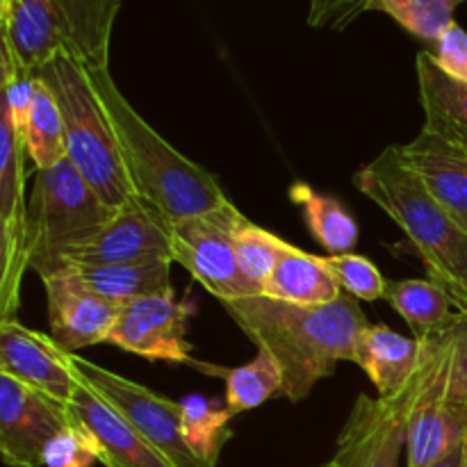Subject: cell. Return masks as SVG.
I'll return each instance as SVG.
<instances>
[{
  "label": "cell",
  "instance_id": "cell-3",
  "mask_svg": "<svg viewBox=\"0 0 467 467\" xmlns=\"http://www.w3.org/2000/svg\"><path fill=\"white\" fill-rule=\"evenodd\" d=\"M354 185L404 231L427 276L451 296L456 313H467V233L429 194L400 146H388L360 167Z\"/></svg>",
  "mask_w": 467,
  "mask_h": 467
},
{
  "label": "cell",
  "instance_id": "cell-27",
  "mask_svg": "<svg viewBox=\"0 0 467 467\" xmlns=\"http://www.w3.org/2000/svg\"><path fill=\"white\" fill-rule=\"evenodd\" d=\"M226 381V409L233 418L263 406L269 397L283 395V369L269 351L258 349L254 360L242 368L222 369Z\"/></svg>",
  "mask_w": 467,
  "mask_h": 467
},
{
  "label": "cell",
  "instance_id": "cell-5",
  "mask_svg": "<svg viewBox=\"0 0 467 467\" xmlns=\"http://www.w3.org/2000/svg\"><path fill=\"white\" fill-rule=\"evenodd\" d=\"M114 210L68 160L36 171L26 214L27 267L41 281L68 272Z\"/></svg>",
  "mask_w": 467,
  "mask_h": 467
},
{
  "label": "cell",
  "instance_id": "cell-13",
  "mask_svg": "<svg viewBox=\"0 0 467 467\" xmlns=\"http://www.w3.org/2000/svg\"><path fill=\"white\" fill-rule=\"evenodd\" d=\"M415 381L418 374L395 400L358 395L337 436L333 463L337 467H400L401 451L406 450V427Z\"/></svg>",
  "mask_w": 467,
  "mask_h": 467
},
{
  "label": "cell",
  "instance_id": "cell-20",
  "mask_svg": "<svg viewBox=\"0 0 467 467\" xmlns=\"http://www.w3.org/2000/svg\"><path fill=\"white\" fill-rule=\"evenodd\" d=\"M415 68L424 109L422 132L467 153V85L447 76L431 50L418 53Z\"/></svg>",
  "mask_w": 467,
  "mask_h": 467
},
{
  "label": "cell",
  "instance_id": "cell-28",
  "mask_svg": "<svg viewBox=\"0 0 467 467\" xmlns=\"http://www.w3.org/2000/svg\"><path fill=\"white\" fill-rule=\"evenodd\" d=\"M233 240H235V254L242 272H244V276L249 278L254 285H258L260 290H263L265 283L269 281V276H272L274 269H276L281 255L285 254L287 246H290V242L281 240V237L265 231L258 223L249 222L244 214H242L240 222H237Z\"/></svg>",
  "mask_w": 467,
  "mask_h": 467
},
{
  "label": "cell",
  "instance_id": "cell-17",
  "mask_svg": "<svg viewBox=\"0 0 467 467\" xmlns=\"http://www.w3.org/2000/svg\"><path fill=\"white\" fill-rule=\"evenodd\" d=\"M67 406L71 418L91 433L105 467H173L80 379Z\"/></svg>",
  "mask_w": 467,
  "mask_h": 467
},
{
  "label": "cell",
  "instance_id": "cell-32",
  "mask_svg": "<svg viewBox=\"0 0 467 467\" xmlns=\"http://www.w3.org/2000/svg\"><path fill=\"white\" fill-rule=\"evenodd\" d=\"M450 340L451 363H450V400L451 404L467 409V313L456 315L450 331H445Z\"/></svg>",
  "mask_w": 467,
  "mask_h": 467
},
{
  "label": "cell",
  "instance_id": "cell-2",
  "mask_svg": "<svg viewBox=\"0 0 467 467\" xmlns=\"http://www.w3.org/2000/svg\"><path fill=\"white\" fill-rule=\"evenodd\" d=\"M117 135L119 153L132 192L171 222L213 213L228 203L217 176L173 149L146 119L128 103L109 68H87Z\"/></svg>",
  "mask_w": 467,
  "mask_h": 467
},
{
  "label": "cell",
  "instance_id": "cell-35",
  "mask_svg": "<svg viewBox=\"0 0 467 467\" xmlns=\"http://www.w3.org/2000/svg\"><path fill=\"white\" fill-rule=\"evenodd\" d=\"M461 465H463V442H461V445H456L450 454L442 456V459L438 461V463H433L431 467H461Z\"/></svg>",
  "mask_w": 467,
  "mask_h": 467
},
{
  "label": "cell",
  "instance_id": "cell-24",
  "mask_svg": "<svg viewBox=\"0 0 467 467\" xmlns=\"http://www.w3.org/2000/svg\"><path fill=\"white\" fill-rule=\"evenodd\" d=\"M290 201L301 210L308 231L328 251V255L351 254L358 242V223L354 214L336 199L306 182L290 187Z\"/></svg>",
  "mask_w": 467,
  "mask_h": 467
},
{
  "label": "cell",
  "instance_id": "cell-31",
  "mask_svg": "<svg viewBox=\"0 0 467 467\" xmlns=\"http://www.w3.org/2000/svg\"><path fill=\"white\" fill-rule=\"evenodd\" d=\"M94 463H100L99 445L73 418L44 450V467H91Z\"/></svg>",
  "mask_w": 467,
  "mask_h": 467
},
{
  "label": "cell",
  "instance_id": "cell-4",
  "mask_svg": "<svg viewBox=\"0 0 467 467\" xmlns=\"http://www.w3.org/2000/svg\"><path fill=\"white\" fill-rule=\"evenodd\" d=\"M121 0H16L0 21L3 48L35 76L57 55L85 68H109V41Z\"/></svg>",
  "mask_w": 467,
  "mask_h": 467
},
{
  "label": "cell",
  "instance_id": "cell-19",
  "mask_svg": "<svg viewBox=\"0 0 467 467\" xmlns=\"http://www.w3.org/2000/svg\"><path fill=\"white\" fill-rule=\"evenodd\" d=\"M422 360V342L392 331L386 324H369L356 340L354 363L369 377L379 400H395L410 386Z\"/></svg>",
  "mask_w": 467,
  "mask_h": 467
},
{
  "label": "cell",
  "instance_id": "cell-15",
  "mask_svg": "<svg viewBox=\"0 0 467 467\" xmlns=\"http://www.w3.org/2000/svg\"><path fill=\"white\" fill-rule=\"evenodd\" d=\"M48 301L50 337L67 354L108 342L117 324L121 304L91 292L76 274L68 272L44 278Z\"/></svg>",
  "mask_w": 467,
  "mask_h": 467
},
{
  "label": "cell",
  "instance_id": "cell-1",
  "mask_svg": "<svg viewBox=\"0 0 467 467\" xmlns=\"http://www.w3.org/2000/svg\"><path fill=\"white\" fill-rule=\"evenodd\" d=\"M226 313L258 349L283 369V395L299 404L340 360L354 363L356 340L369 327L358 299L342 295L327 306H296L267 295L226 301Z\"/></svg>",
  "mask_w": 467,
  "mask_h": 467
},
{
  "label": "cell",
  "instance_id": "cell-14",
  "mask_svg": "<svg viewBox=\"0 0 467 467\" xmlns=\"http://www.w3.org/2000/svg\"><path fill=\"white\" fill-rule=\"evenodd\" d=\"M173 222L141 196L132 194L114 210L96 240L78 255L76 265H130L171 258Z\"/></svg>",
  "mask_w": 467,
  "mask_h": 467
},
{
  "label": "cell",
  "instance_id": "cell-23",
  "mask_svg": "<svg viewBox=\"0 0 467 467\" xmlns=\"http://www.w3.org/2000/svg\"><path fill=\"white\" fill-rule=\"evenodd\" d=\"M388 304L404 317L413 331L415 340L442 336L450 331L456 315L451 296L431 278H406V281H388Z\"/></svg>",
  "mask_w": 467,
  "mask_h": 467
},
{
  "label": "cell",
  "instance_id": "cell-12",
  "mask_svg": "<svg viewBox=\"0 0 467 467\" xmlns=\"http://www.w3.org/2000/svg\"><path fill=\"white\" fill-rule=\"evenodd\" d=\"M71 424L68 406L0 374V456L9 467H44V450Z\"/></svg>",
  "mask_w": 467,
  "mask_h": 467
},
{
  "label": "cell",
  "instance_id": "cell-26",
  "mask_svg": "<svg viewBox=\"0 0 467 467\" xmlns=\"http://www.w3.org/2000/svg\"><path fill=\"white\" fill-rule=\"evenodd\" d=\"M178 404H181V427L187 447L201 467H214L219 463L223 445L233 436L228 427L233 413L205 395H187Z\"/></svg>",
  "mask_w": 467,
  "mask_h": 467
},
{
  "label": "cell",
  "instance_id": "cell-11",
  "mask_svg": "<svg viewBox=\"0 0 467 467\" xmlns=\"http://www.w3.org/2000/svg\"><path fill=\"white\" fill-rule=\"evenodd\" d=\"M187 315L190 306L176 301L173 290L126 301L121 304L108 342L141 358L194 365L196 369L210 372L213 365L192 358Z\"/></svg>",
  "mask_w": 467,
  "mask_h": 467
},
{
  "label": "cell",
  "instance_id": "cell-25",
  "mask_svg": "<svg viewBox=\"0 0 467 467\" xmlns=\"http://www.w3.org/2000/svg\"><path fill=\"white\" fill-rule=\"evenodd\" d=\"M23 141H26L27 158L35 164L36 171H44L62 160H68L62 109H59L53 91L39 78H36L30 114H27L26 128H23Z\"/></svg>",
  "mask_w": 467,
  "mask_h": 467
},
{
  "label": "cell",
  "instance_id": "cell-34",
  "mask_svg": "<svg viewBox=\"0 0 467 467\" xmlns=\"http://www.w3.org/2000/svg\"><path fill=\"white\" fill-rule=\"evenodd\" d=\"M369 9L372 0H313L308 23L315 27H345Z\"/></svg>",
  "mask_w": 467,
  "mask_h": 467
},
{
  "label": "cell",
  "instance_id": "cell-29",
  "mask_svg": "<svg viewBox=\"0 0 467 467\" xmlns=\"http://www.w3.org/2000/svg\"><path fill=\"white\" fill-rule=\"evenodd\" d=\"M465 0H372V9H381L418 39L436 44L451 26L454 12Z\"/></svg>",
  "mask_w": 467,
  "mask_h": 467
},
{
  "label": "cell",
  "instance_id": "cell-16",
  "mask_svg": "<svg viewBox=\"0 0 467 467\" xmlns=\"http://www.w3.org/2000/svg\"><path fill=\"white\" fill-rule=\"evenodd\" d=\"M0 374L18 379L62 404H68L78 383L67 351L50 336L23 327L18 319L0 322Z\"/></svg>",
  "mask_w": 467,
  "mask_h": 467
},
{
  "label": "cell",
  "instance_id": "cell-6",
  "mask_svg": "<svg viewBox=\"0 0 467 467\" xmlns=\"http://www.w3.org/2000/svg\"><path fill=\"white\" fill-rule=\"evenodd\" d=\"M35 76L48 85L62 109L68 162L99 192L105 203L121 208L135 192L89 71L76 59L57 55L41 64Z\"/></svg>",
  "mask_w": 467,
  "mask_h": 467
},
{
  "label": "cell",
  "instance_id": "cell-7",
  "mask_svg": "<svg viewBox=\"0 0 467 467\" xmlns=\"http://www.w3.org/2000/svg\"><path fill=\"white\" fill-rule=\"evenodd\" d=\"M422 342L418 381L406 427L409 467H431L461 445L467 431V409L450 400L451 351L447 336Z\"/></svg>",
  "mask_w": 467,
  "mask_h": 467
},
{
  "label": "cell",
  "instance_id": "cell-10",
  "mask_svg": "<svg viewBox=\"0 0 467 467\" xmlns=\"http://www.w3.org/2000/svg\"><path fill=\"white\" fill-rule=\"evenodd\" d=\"M26 141L14 126L12 117L3 108L0 114V254H3V278H0V322L16 319L21 301V278L27 267L26 251V214L27 203L23 194L26 185Z\"/></svg>",
  "mask_w": 467,
  "mask_h": 467
},
{
  "label": "cell",
  "instance_id": "cell-33",
  "mask_svg": "<svg viewBox=\"0 0 467 467\" xmlns=\"http://www.w3.org/2000/svg\"><path fill=\"white\" fill-rule=\"evenodd\" d=\"M431 55L438 62V67H441L447 76H451L454 80L465 82L467 85V32L459 26V23H454V26L433 44Z\"/></svg>",
  "mask_w": 467,
  "mask_h": 467
},
{
  "label": "cell",
  "instance_id": "cell-9",
  "mask_svg": "<svg viewBox=\"0 0 467 467\" xmlns=\"http://www.w3.org/2000/svg\"><path fill=\"white\" fill-rule=\"evenodd\" d=\"M73 374L103 397L158 454L173 467H201L187 447L181 427V404L158 395L141 383L105 369L91 360L68 354Z\"/></svg>",
  "mask_w": 467,
  "mask_h": 467
},
{
  "label": "cell",
  "instance_id": "cell-30",
  "mask_svg": "<svg viewBox=\"0 0 467 467\" xmlns=\"http://www.w3.org/2000/svg\"><path fill=\"white\" fill-rule=\"evenodd\" d=\"M324 263L336 276L342 292L358 301H377L386 296L388 281L379 272L377 265L358 254L324 255Z\"/></svg>",
  "mask_w": 467,
  "mask_h": 467
},
{
  "label": "cell",
  "instance_id": "cell-21",
  "mask_svg": "<svg viewBox=\"0 0 467 467\" xmlns=\"http://www.w3.org/2000/svg\"><path fill=\"white\" fill-rule=\"evenodd\" d=\"M263 292L272 299L296 306H327L345 295L324 263V255L306 254L292 244L281 255Z\"/></svg>",
  "mask_w": 467,
  "mask_h": 467
},
{
  "label": "cell",
  "instance_id": "cell-37",
  "mask_svg": "<svg viewBox=\"0 0 467 467\" xmlns=\"http://www.w3.org/2000/svg\"><path fill=\"white\" fill-rule=\"evenodd\" d=\"M461 467H467V431H465V441H463V465Z\"/></svg>",
  "mask_w": 467,
  "mask_h": 467
},
{
  "label": "cell",
  "instance_id": "cell-22",
  "mask_svg": "<svg viewBox=\"0 0 467 467\" xmlns=\"http://www.w3.org/2000/svg\"><path fill=\"white\" fill-rule=\"evenodd\" d=\"M171 265L173 260L130 265H76L71 272L103 299L126 304L140 296L164 295L171 290Z\"/></svg>",
  "mask_w": 467,
  "mask_h": 467
},
{
  "label": "cell",
  "instance_id": "cell-38",
  "mask_svg": "<svg viewBox=\"0 0 467 467\" xmlns=\"http://www.w3.org/2000/svg\"><path fill=\"white\" fill-rule=\"evenodd\" d=\"M319 467H337V465L333 463V461H328V463H324V465H319Z\"/></svg>",
  "mask_w": 467,
  "mask_h": 467
},
{
  "label": "cell",
  "instance_id": "cell-8",
  "mask_svg": "<svg viewBox=\"0 0 467 467\" xmlns=\"http://www.w3.org/2000/svg\"><path fill=\"white\" fill-rule=\"evenodd\" d=\"M242 213L228 201L223 208L173 222L171 258L222 304L263 295L237 263L235 233Z\"/></svg>",
  "mask_w": 467,
  "mask_h": 467
},
{
  "label": "cell",
  "instance_id": "cell-36",
  "mask_svg": "<svg viewBox=\"0 0 467 467\" xmlns=\"http://www.w3.org/2000/svg\"><path fill=\"white\" fill-rule=\"evenodd\" d=\"M14 3H16V0H0V21H3L9 12H12Z\"/></svg>",
  "mask_w": 467,
  "mask_h": 467
},
{
  "label": "cell",
  "instance_id": "cell-18",
  "mask_svg": "<svg viewBox=\"0 0 467 467\" xmlns=\"http://www.w3.org/2000/svg\"><path fill=\"white\" fill-rule=\"evenodd\" d=\"M400 150L436 203L467 233V153L422 130Z\"/></svg>",
  "mask_w": 467,
  "mask_h": 467
}]
</instances>
